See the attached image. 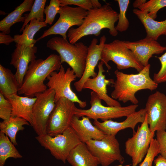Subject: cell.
I'll return each instance as SVG.
<instances>
[{"instance_id": "1", "label": "cell", "mask_w": 166, "mask_h": 166, "mask_svg": "<svg viewBox=\"0 0 166 166\" xmlns=\"http://www.w3.org/2000/svg\"><path fill=\"white\" fill-rule=\"evenodd\" d=\"M118 15L119 13L109 3H106L100 8L88 10L81 25L77 28L71 27L68 30L67 37L69 42L75 44L85 36L93 35L98 36L104 29H108L111 36H116L118 32L115 24L118 20Z\"/></svg>"}, {"instance_id": "2", "label": "cell", "mask_w": 166, "mask_h": 166, "mask_svg": "<svg viewBox=\"0 0 166 166\" xmlns=\"http://www.w3.org/2000/svg\"><path fill=\"white\" fill-rule=\"evenodd\" d=\"M150 66L149 64L135 74H126L116 70V80L111 85L114 89L111 97L123 103L130 101L132 104H137L139 101L135 96L137 92L143 89L152 91L158 87V84L150 77Z\"/></svg>"}, {"instance_id": "3", "label": "cell", "mask_w": 166, "mask_h": 166, "mask_svg": "<svg viewBox=\"0 0 166 166\" xmlns=\"http://www.w3.org/2000/svg\"><path fill=\"white\" fill-rule=\"evenodd\" d=\"M61 65L60 56L51 54L45 59H38L30 63L25 75L18 94L34 97L47 89L44 81L53 72L59 71Z\"/></svg>"}, {"instance_id": "4", "label": "cell", "mask_w": 166, "mask_h": 166, "mask_svg": "<svg viewBox=\"0 0 166 166\" xmlns=\"http://www.w3.org/2000/svg\"><path fill=\"white\" fill-rule=\"evenodd\" d=\"M46 47L59 54L61 64L65 62L81 78L84 72L88 53V47L81 42L70 43L67 39L56 37L48 41Z\"/></svg>"}, {"instance_id": "5", "label": "cell", "mask_w": 166, "mask_h": 166, "mask_svg": "<svg viewBox=\"0 0 166 166\" xmlns=\"http://www.w3.org/2000/svg\"><path fill=\"white\" fill-rule=\"evenodd\" d=\"M35 139L42 147L49 150L55 158L64 164L70 152L82 142L70 126L61 134L54 136L46 134L37 136Z\"/></svg>"}, {"instance_id": "6", "label": "cell", "mask_w": 166, "mask_h": 166, "mask_svg": "<svg viewBox=\"0 0 166 166\" xmlns=\"http://www.w3.org/2000/svg\"><path fill=\"white\" fill-rule=\"evenodd\" d=\"M101 58V61L105 65L108 70L111 68L108 64L110 61L116 65L118 70L132 68L139 72L144 67L132 52L127 47L124 41L118 39L105 43L102 51Z\"/></svg>"}, {"instance_id": "7", "label": "cell", "mask_w": 166, "mask_h": 166, "mask_svg": "<svg viewBox=\"0 0 166 166\" xmlns=\"http://www.w3.org/2000/svg\"><path fill=\"white\" fill-rule=\"evenodd\" d=\"M90 108L84 109L76 108L75 115L79 118L85 116L94 120L100 119L103 121L127 117L136 111L138 105L132 104L125 107L105 106L102 104L101 100L93 91L90 93Z\"/></svg>"}, {"instance_id": "8", "label": "cell", "mask_w": 166, "mask_h": 166, "mask_svg": "<svg viewBox=\"0 0 166 166\" xmlns=\"http://www.w3.org/2000/svg\"><path fill=\"white\" fill-rule=\"evenodd\" d=\"M77 77L72 69L69 67L65 70L62 65L58 72L54 71L48 76L47 78L48 81L46 85L48 89L54 90L55 103L61 98H65L78 103L81 108L86 106V101L80 100L71 88V83L75 81Z\"/></svg>"}, {"instance_id": "9", "label": "cell", "mask_w": 166, "mask_h": 166, "mask_svg": "<svg viewBox=\"0 0 166 166\" xmlns=\"http://www.w3.org/2000/svg\"><path fill=\"white\" fill-rule=\"evenodd\" d=\"M85 143L102 166H109L116 161L121 164L124 162L115 136L105 135L100 140H91Z\"/></svg>"}, {"instance_id": "10", "label": "cell", "mask_w": 166, "mask_h": 166, "mask_svg": "<svg viewBox=\"0 0 166 166\" xmlns=\"http://www.w3.org/2000/svg\"><path fill=\"white\" fill-rule=\"evenodd\" d=\"M154 135L149 128L146 115L144 122L125 143V152L131 157L132 166H137L143 160Z\"/></svg>"}, {"instance_id": "11", "label": "cell", "mask_w": 166, "mask_h": 166, "mask_svg": "<svg viewBox=\"0 0 166 166\" xmlns=\"http://www.w3.org/2000/svg\"><path fill=\"white\" fill-rule=\"evenodd\" d=\"M55 96L54 90L50 89L35 96L37 99L33 109L32 126L38 136L47 134L48 121L55 105Z\"/></svg>"}, {"instance_id": "12", "label": "cell", "mask_w": 166, "mask_h": 166, "mask_svg": "<svg viewBox=\"0 0 166 166\" xmlns=\"http://www.w3.org/2000/svg\"><path fill=\"white\" fill-rule=\"evenodd\" d=\"M87 13V10L79 7L61 6L58 20L52 26L45 30L37 41L53 34L60 35L64 39H67V32L73 26H81Z\"/></svg>"}, {"instance_id": "13", "label": "cell", "mask_w": 166, "mask_h": 166, "mask_svg": "<svg viewBox=\"0 0 166 166\" xmlns=\"http://www.w3.org/2000/svg\"><path fill=\"white\" fill-rule=\"evenodd\" d=\"M76 108L74 102L65 98L60 99L55 103L49 119L47 134L54 136L61 134L69 127Z\"/></svg>"}, {"instance_id": "14", "label": "cell", "mask_w": 166, "mask_h": 166, "mask_svg": "<svg viewBox=\"0 0 166 166\" xmlns=\"http://www.w3.org/2000/svg\"><path fill=\"white\" fill-rule=\"evenodd\" d=\"M148 124L151 132L165 130L166 126V96L156 91L148 97L144 108Z\"/></svg>"}, {"instance_id": "15", "label": "cell", "mask_w": 166, "mask_h": 166, "mask_svg": "<svg viewBox=\"0 0 166 166\" xmlns=\"http://www.w3.org/2000/svg\"><path fill=\"white\" fill-rule=\"evenodd\" d=\"M106 40L105 36L103 35L101 37L98 44L97 38H93L91 41L88 47V53L83 73L80 79L74 83L77 91L81 92L82 91L84 85L88 79L91 77H95L97 75L95 69L98 61L101 60L102 51Z\"/></svg>"}, {"instance_id": "16", "label": "cell", "mask_w": 166, "mask_h": 166, "mask_svg": "<svg viewBox=\"0 0 166 166\" xmlns=\"http://www.w3.org/2000/svg\"><path fill=\"white\" fill-rule=\"evenodd\" d=\"M15 46L16 48L11 54L10 64L16 69L14 75L20 87L28 69L29 63L36 60L35 54L37 48L34 46H29L16 43Z\"/></svg>"}, {"instance_id": "17", "label": "cell", "mask_w": 166, "mask_h": 166, "mask_svg": "<svg viewBox=\"0 0 166 166\" xmlns=\"http://www.w3.org/2000/svg\"><path fill=\"white\" fill-rule=\"evenodd\" d=\"M127 47L144 66L149 64V59L154 54H159L166 50V46L161 45L157 41L146 37L143 39L131 42L124 41Z\"/></svg>"}, {"instance_id": "18", "label": "cell", "mask_w": 166, "mask_h": 166, "mask_svg": "<svg viewBox=\"0 0 166 166\" xmlns=\"http://www.w3.org/2000/svg\"><path fill=\"white\" fill-rule=\"evenodd\" d=\"M146 115L145 109H141L138 111L127 116L124 121L118 122L109 120L100 122L98 120H94V125L105 135L115 136L120 131L126 128H131L135 132V128L139 123H143L145 120Z\"/></svg>"}, {"instance_id": "19", "label": "cell", "mask_w": 166, "mask_h": 166, "mask_svg": "<svg viewBox=\"0 0 166 166\" xmlns=\"http://www.w3.org/2000/svg\"><path fill=\"white\" fill-rule=\"evenodd\" d=\"M103 63L101 61L97 65L98 72L97 76L89 78L85 83L83 89H89L96 93L101 100L104 101L109 106L121 107V104L109 96L107 94V86L112 85L114 82L113 79H106L103 73Z\"/></svg>"}, {"instance_id": "20", "label": "cell", "mask_w": 166, "mask_h": 166, "mask_svg": "<svg viewBox=\"0 0 166 166\" xmlns=\"http://www.w3.org/2000/svg\"><path fill=\"white\" fill-rule=\"evenodd\" d=\"M81 119L75 115L73 117L70 127L82 142L85 143L91 140H100L105 134L94 125H93L88 117L83 116Z\"/></svg>"}, {"instance_id": "21", "label": "cell", "mask_w": 166, "mask_h": 166, "mask_svg": "<svg viewBox=\"0 0 166 166\" xmlns=\"http://www.w3.org/2000/svg\"><path fill=\"white\" fill-rule=\"evenodd\" d=\"M6 98L12 106L11 117L23 118L32 126L33 109L36 97L22 96L16 94L8 96Z\"/></svg>"}, {"instance_id": "22", "label": "cell", "mask_w": 166, "mask_h": 166, "mask_svg": "<svg viewBox=\"0 0 166 166\" xmlns=\"http://www.w3.org/2000/svg\"><path fill=\"white\" fill-rule=\"evenodd\" d=\"M66 161L72 166H99V162L88 148L81 142L70 152Z\"/></svg>"}, {"instance_id": "23", "label": "cell", "mask_w": 166, "mask_h": 166, "mask_svg": "<svg viewBox=\"0 0 166 166\" xmlns=\"http://www.w3.org/2000/svg\"><path fill=\"white\" fill-rule=\"evenodd\" d=\"M132 11L143 25L146 33V37L157 41L160 36H166V19L156 21L138 9H134Z\"/></svg>"}, {"instance_id": "24", "label": "cell", "mask_w": 166, "mask_h": 166, "mask_svg": "<svg viewBox=\"0 0 166 166\" xmlns=\"http://www.w3.org/2000/svg\"><path fill=\"white\" fill-rule=\"evenodd\" d=\"M34 2V0H24L14 10L0 21V30L9 34L12 25L18 22H24L26 16H23L22 14L25 12L30 11Z\"/></svg>"}, {"instance_id": "25", "label": "cell", "mask_w": 166, "mask_h": 166, "mask_svg": "<svg viewBox=\"0 0 166 166\" xmlns=\"http://www.w3.org/2000/svg\"><path fill=\"white\" fill-rule=\"evenodd\" d=\"M45 22H41L36 19L32 20L22 31L21 35L16 34L14 36V42L16 44H24L27 46H33L37 40L34 38L36 33L43 27L47 26Z\"/></svg>"}, {"instance_id": "26", "label": "cell", "mask_w": 166, "mask_h": 166, "mask_svg": "<svg viewBox=\"0 0 166 166\" xmlns=\"http://www.w3.org/2000/svg\"><path fill=\"white\" fill-rule=\"evenodd\" d=\"M20 87L11 70L0 64V92L6 98L18 94Z\"/></svg>"}, {"instance_id": "27", "label": "cell", "mask_w": 166, "mask_h": 166, "mask_svg": "<svg viewBox=\"0 0 166 166\" xmlns=\"http://www.w3.org/2000/svg\"><path fill=\"white\" fill-rule=\"evenodd\" d=\"M30 125L26 120L19 117H11L7 120L0 122V131L9 138L11 142L15 145H18L16 136L19 131L25 129L24 125Z\"/></svg>"}, {"instance_id": "28", "label": "cell", "mask_w": 166, "mask_h": 166, "mask_svg": "<svg viewBox=\"0 0 166 166\" xmlns=\"http://www.w3.org/2000/svg\"><path fill=\"white\" fill-rule=\"evenodd\" d=\"M14 145L7 136L0 131V166H4L8 158H22V156Z\"/></svg>"}, {"instance_id": "29", "label": "cell", "mask_w": 166, "mask_h": 166, "mask_svg": "<svg viewBox=\"0 0 166 166\" xmlns=\"http://www.w3.org/2000/svg\"><path fill=\"white\" fill-rule=\"evenodd\" d=\"M46 0H35L31 10L28 14H25L26 18L20 32H22L29 22L33 19L39 21H45L44 17V10Z\"/></svg>"}, {"instance_id": "30", "label": "cell", "mask_w": 166, "mask_h": 166, "mask_svg": "<svg viewBox=\"0 0 166 166\" xmlns=\"http://www.w3.org/2000/svg\"><path fill=\"white\" fill-rule=\"evenodd\" d=\"M119 7L118 23L115 28L118 32H123L127 30L129 26V22L126 17L127 11L130 3L129 0H117Z\"/></svg>"}, {"instance_id": "31", "label": "cell", "mask_w": 166, "mask_h": 166, "mask_svg": "<svg viewBox=\"0 0 166 166\" xmlns=\"http://www.w3.org/2000/svg\"><path fill=\"white\" fill-rule=\"evenodd\" d=\"M166 7V0H150L143 4L138 8L146 13L151 18L155 20L158 11Z\"/></svg>"}, {"instance_id": "32", "label": "cell", "mask_w": 166, "mask_h": 166, "mask_svg": "<svg viewBox=\"0 0 166 166\" xmlns=\"http://www.w3.org/2000/svg\"><path fill=\"white\" fill-rule=\"evenodd\" d=\"M160 146L156 139H152L148 152L139 166H152L155 157L159 154Z\"/></svg>"}, {"instance_id": "33", "label": "cell", "mask_w": 166, "mask_h": 166, "mask_svg": "<svg viewBox=\"0 0 166 166\" xmlns=\"http://www.w3.org/2000/svg\"><path fill=\"white\" fill-rule=\"evenodd\" d=\"M61 10L59 0H51L49 4L45 8L44 13L46 15L45 22L47 24L51 25L56 14H59Z\"/></svg>"}, {"instance_id": "34", "label": "cell", "mask_w": 166, "mask_h": 166, "mask_svg": "<svg viewBox=\"0 0 166 166\" xmlns=\"http://www.w3.org/2000/svg\"><path fill=\"white\" fill-rule=\"evenodd\" d=\"M12 106L10 102L0 92V118L3 120L11 117Z\"/></svg>"}, {"instance_id": "35", "label": "cell", "mask_w": 166, "mask_h": 166, "mask_svg": "<svg viewBox=\"0 0 166 166\" xmlns=\"http://www.w3.org/2000/svg\"><path fill=\"white\" fill-rule=\"evenodd\" d=\"M157 58L160 62L161 67L157 73L154 74L153 80L158 84L166 82V51Z\"/></svg>"}, {"instance_id": "36", "label": "cell", "mask_w": 166, "mask_h": 166, "mask_svg": "<svg viewBox=\"0 0 166 166\" xmlns=\"http://www.w3.org/2000/svg\"><path fill=\"white\" fill-rule=\"evenodd\" d=\"M61 6L74 5L86 10L93 8L92 0H59Z\"/></svg>"}, {"instance_id": "37", "label": "cell", "mask_w": 166, "mask_h": 166, "mask_svg": "<svg viewBox=\"0 0 166 166\" xmlns=\"http://www.w3.org/2000/svg\"><path fill=\"white\" fill-rule=\"evenodd\" d=\"M156 139L160 146L159 154L166 159V131L165 130L156 132Z\"/></svg>"}, {"instance_id": "38", "label": "cell", "mask_w": 166, "mask_h": 166, "mask_svg": "<svg viewBox=\"0 0 166 166\" xmlns=\"http://www.w3.org/2000/svg\"><path fill=\"white\" fill-rule=\"evenodd\" d=\"M13 42H14V38L10 35L3 32L0 33V44L8 45L10 43Z\"/></svg>"}, {"instance_id": "39", "label": "cell", "mask_w": 166, "mask_h": 166, "mask_svg": "<svg viewBox=\"0 0 166 166\" xmlns=\"http://www.w3.org/2000/svg\"><path fill=\"white\" fill-rule=\"evenodd\" d=\"M155 166H166V159L159 155L153 161Z\"/></svg>"}, {"instance_id": "40", "label": "cell", "mask_w": 166, "mask_h": 166, "mask_svg": "<svg viewBox=\"0 0 166 166\" xmlns=\"http://www.w3.org/2000/svg\"><path fill=\"white\" fill-rule=\"evenodd\" d=\"M146 2V0H136L133 3L132 6L134 8H138L140 6Z\"/></svg>"}, {"instance_id": "41", "label": "cell", "mask_w": 166, "mask_h": 166, "mask_svg": "<svg viewBox=\"0 0 166 166\" xmlns=\"http://www.w3.org/2000/svg\"><path fill=\"white\" fill-rule=\"evenodd\" d=\"M93 8H99L102 6L101 4L97 0H92Z\"/></svg>"}, {"instance_id": "42", "label": "cell", "mask_w": 166, "mask_h": 166, "mask_svg": "<svg viewBox=\"0 0 166 166\" xmlns=\"http://www.w3.org/2000/svg\"><path fill=\"white\" fill-rule=\"evenodd\" d=\"M123 166L121 164V165H118V166Z\"/></svg>"}, {"instance_id": "43", "label": "cell", "mask_w": 166, "mask_h": 166, "mask_svg": "<svg viewBox=\"0 0 166 166\" xmlns=\"http://www.w3.org/2000/svg\"><path fill=\"white\" fill-rule=\"evenodd\" d=\"M165 131H166V128H165Z\"/></svg>"}]
</instances>
